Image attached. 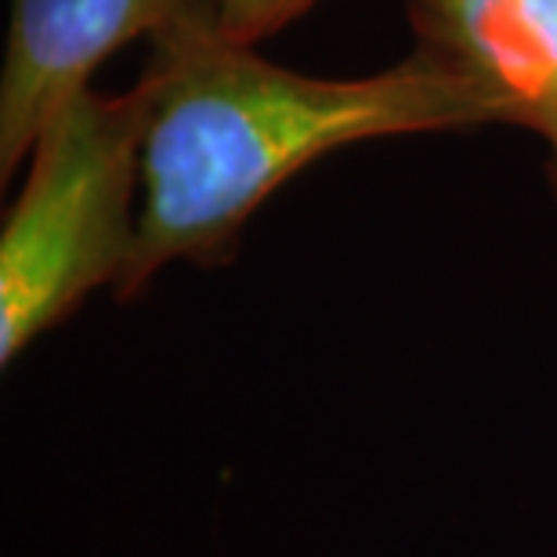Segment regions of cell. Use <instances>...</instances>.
<instances>
[{
    "mask_svg": "<svg viewBox=\"0 0 557 557\" xmlns=\"http://www.w3.org/2000/svg\"><path fill=\"white\" fill-rule=\"evenodd\" d=\"M145 40L141 207L113 289L124 305L171 264L232 261L247 221L322 156L499 124L496 98L423 44L370 76H311L228 37L210 0H171Z\"/></svg>",
    "mask_w": 557,
    "mask_h": 557,
    "instance_id": "obj_1",
    "label": "cell"
},
{
    "mask_svg": "<svg viewBox=\"0 0 557 557\" xmlns=\"http://www.w3.org/2000/svg\"><path fill=\"white\" fill-rule=\"evenodd\" d=\"M149 91L70 98L29 152V174L0 232V366L76 315L95 289H116L141 207Z\"/></svg>",
    "mask_w": 557,
    "mask_h": 557,
    "instance_id": "obj_2",
    "label": "cell"
},
{
    "mask_svg": "<svg viewBox=\"0 0 557 557\" xmlns=\"http://www.w3.org/2000/svg\"><path fill=\"white\" fill-rule=\"evenodd\" d=\"M171 0H11L0 70V177L29 160L54 113L87 91L95 70L145 40Z\"/></svg>",
    "mask_w": 557,
    "mask_h": 557,
    "instance_id": "obj_3",
    "label": "cell"
},
{
    "mask_svg": "<svg viewBox=\"0 0 557 557\" xmlns=\"http://www.w3.org/2000/svg\"><path fill=\"white\" fill-rule=\"evenodd\" d=\"M413 40L463 65L499 106V124L547 149L557 207V0H406Z\"/></svg>",
    "mask_w": 557,
    "mask_h": 557,
    "instance_id": "obj_4",
    "label": "cell"
},
{
    "mask_svg": "<svg viewBox=\"0 0 557 557\" xmlns=\"http://www.w3.org/2000/svg\"><path fill=\"white\" fill-rule=\"evenodd\" d=\"M311 4L315 0H210L221 29L243 44H253V48L261 40L275 37V33H283Z\"/></svg>",
    "mask_w": 557,
    "mask_h": 557,
    "instance_id": "obj_5",
    "label": "cell"
}]
</instances>
